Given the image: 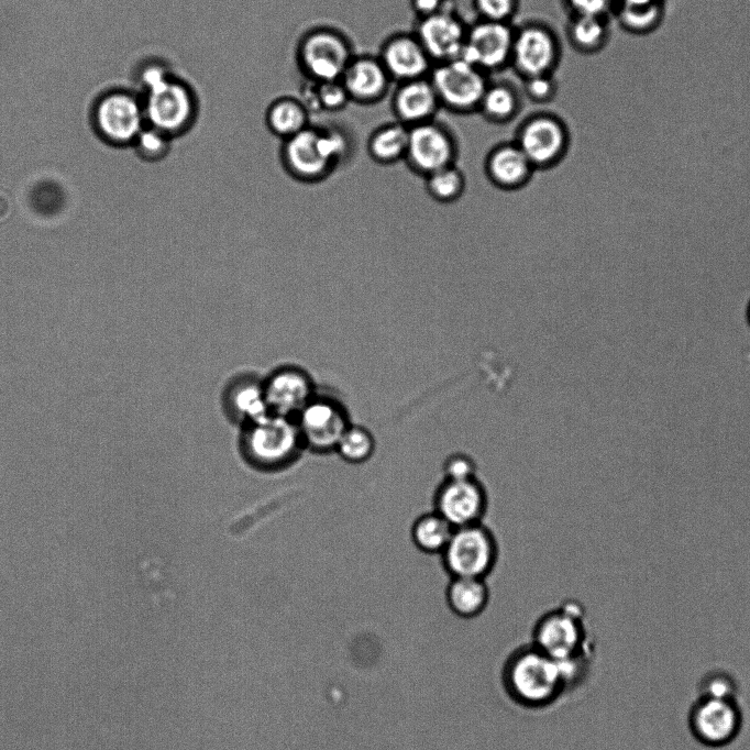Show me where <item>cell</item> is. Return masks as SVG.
<instances>
[{
    "label": "cell",
    "mask_w": 750,
    "mask_h": 750,
    "mask_svg": "<svg viewBox=\"0 0 750 750\" xmlns=\"http://www.w3.org/2000/svg\"><path fill=\"white\" fill-rule=\"evenodd\" d=\"M92 123L106 142L133 144L146 125L143 100L128 90H110L93 104Z\"/></svg>",
    "instance_id": "11"
},
{
    "label": "cell",
    "mask_w": 750,
    "mask_h": 750,
    "mask_svg": "<svg viewBox=\"0 0 750 750\" xmlns=\"http://www.w3.org/2000/svg\"><path fill=\"white\" fill-rule=\"evenodd\" d=\"M440 556L450 577L486 580L497 564L499 548L493 531L478 522L455 528Z\"/></svg>",
    "instance_id": "5"
},
{
    "label": "cell",
    "mask_w": 750,
    "mask_h": 750,
    "mask_svg": "<svg viewBox=\"0 0 750 750\" xmlns=\"http://www.w3.org/2000/svg\"><path fill=\"white\" fill-rule=\"evenodd\" d=\"M692 737L708 748H723L734 742L743 726V712L734 698L698 696L687 714Z\"/></svg>",
    "instance_id": "10"
},
{
    "label": "cell",
    "mask_w": 750,
    "mask_h": 750,
    "mask_svg": "<svg viewBox=\"0 0 750 750\" xmlns=\"http://www.w3.org/2000/svg\"><path fill=\"white\" fill-rule=\"evenodd\" d=\"M263 387L267 406L276 415L287 417L301 411L310 402V380L297 368H283L274 373Z\"/></svg>",
    "instance_id": "21"
},
{
    "label": "cell",
    "mask_w": 750,
    "mask_h": 750,
    "mask_svg": "<svg viewBox=\"0 0 750 750\" xmlns=\"http://www.w3.org/2000/svg\"><path fill=\"white\" fill-rule=\"evenodd\" d=\"M697 692L698 696L738 699L739 684L730 672L716 669L699 679Z\"/></svg>",
    "instance_id": "32"
},
{
    "label": "cell",
    "mask_w": 750,
    "mask_h": 750,
    "mask_svg": "<svg viewBox=\"0 0 750 750\" xmlns=\"http://www.w3.org/2000/svg\"><path fill=\"white\" fill-rule=\"evenodd\" d=\"M351 147L349 134L340 128L310 124L283 141L282 159L293 177L318 181L349 156Z\"/></svg>",
    "instance_id": "2"
},
{
    "label": "cell",
    "mask_w": 750,
    "mask_h": 750,
    "mask_svg": "<svg viewBox=\"0 0 750 750\" xmlns=\"http://www.w3.org/2000/svg\"><path fill=\"white\" fill-rule=\"evenodd\" d=\"M521 80V92L525 98L537 104L552 102L559 91L555 74L530 76Z\"/></svg>",
    "instance_id": "34"
},
{
    "label": "cell",
    "mask_w": 750,
    "mask_h": 750,
    "mask_svg": "<svg viewBox=\"0 0 750 750\" xmlns=\"http://www.w3.org/2000/svg\"><path fill=\"white\" fill-rule=\"evenodd\" d=\"M471 4L476 19L512 23L520 0H471Z\"/></svg>",
    "instance_id": "36"
},
{
    "label": "cell",
    "mask_w": 750,
    "mask_h": 750,
    "mask_svg": "<svg viewBox=\"0 0 750 750\" xmlns=\"http://www.w3.org/2000/svg\"><path fill=\"white\" fill-rule=\"evenodd\" d=\"M299 432L287 417L267 415L252 422L245 438L247 453L262 465L282 464L295 453Z\"/></svg>",
    "instance_id": "16"
},
{
    "label": "cell",
    "mask_w": 750,
    "mask_h": 750,
    "mask_svg": "<svg viewBox=\"0 0 750 750\" xmlns=\"http://www.w3.org/2000/svg\"><path fill=\"white\" fill-rule=\"evenodd\" d=\"M429 79L441 109L454 114L477 113L489 76L461 57L434 64Z\"/></svg>",
    "instance_id": "9"
},
{
    "label": "cell",
    "mask_w": 750,
    "mask_h": 750,
    "mask_svg": "<svg viewBox=\"0 0 750 750\" xmlns=\"http://www.w3.org/2000/svg\"><path fill=\"white\" fill-rule=\"evenodd\" d=\"M345 430V419L341 410L331 402L310 401L301 410L299 431L316 449L324 450L338 445Z\"/></svg>",
    "instance_id": "22"
},
{
    "label": "cell",
    "mask_w": 750,
    "mask_h": 750,
    "mask_svg": "<svg viewBox=\"0 0 750 750\" xmlns=\"http://www.w3.org/2000/svg\"><path fill=\"white\" fill-rule=\"evenodd\" d=\"M409 128L394 120L377 126L367 141V152L377 163L389 165L405 159Z\"/></svg>",
    "instance_id": "26"
},
{
    "label": "cell",
    "mask_w": 750,
    "mask_h": 750,
    "mask_svg": "<svg viewBox=\"0 0 750 750\" xmlns=\"http://www.w3.org/2000/svg\"><path fill=\"white\" fill-rule=\"evenodd\" d=\"M522 92L507 79L489 80L477 113L487 122L504 125L514 121L522 109Z\"/></svg>",
    "instance_id": "23"
},
{
    "label": "cell",
    "mask_w": 750,
    "mask_h": 750,
    "mask_svg": "<svg viewBox=\"0 0 750 750\" xmlns=\"http://www.w3.org/2000/svg\"><path fill=\"white\" fill-rule=\"evenodd\" d=\"M454 528L434 510L419 516L410 528L413 545L427 554H441Z\"/></svg>",
    "instance_id": "28"
},
{
    "label": "cell",
    "mask_w": 750,
    "mask_h": 750,
    "mask_svg": "<svg viewBox=\"0 0 750 750\" xmlns=\"http://www.w3.org/2000/svg\"><path fill=\"white\" fill-rule=\"evenodd\" d=\"M514 23L476 19L467 26L461 58L490 76L510 68Z\"/></svg>",
    "instance_id": "12"
},
{
    "label": "cell",
    "mask_w": 750,
    "mask_h": 750,
    "mask_svg": "<svg viewBox=\"0 0 750 750\" xmlns=\"http://www.w3.org/2000/svg\"><path fill=\"white\" fill-rule=\"evenodd\" d=\"M426 181L431 197L443 203L457 200L465 188V177L455 164L431 173Z\"/></svg>",
    "instance_id": "31"
},
{
    "label": "cell",
    "mask_w": 750,
    "mask_h": 750,
    "mask_svg": "<svg viewBox=\"0 0 750 750\" xmlns=\"http://www.w3.org/2000/svg\"><path fill=\"white\" fill-rule=\"evenodd\" d=\"M747 319H748V322L750 324V302H749V306L747 308Z\"/></svg>",
    "instance_id": "42"
},
{
    "label": "cell",
    "mask_w": 750,
    "mask_h": 750,
    "mask_svg": "<svg viewBox=\"0 0 750 750\" xmlns=\"http://www.w3.org/2000/svg\"><path fill=\"white\" fill-rule=\"evenodd\" d=\"M530 642L560 662L593 661L585 610L576 600L543 613L532 627Z\"/></svg>",
    "instance_id": "3"
},
{
    "label": "cell",
    "mask_w": 750,
    "mask_h": 750,
    "mask_svg": "<svg viewBox=\"0 0 750 750\" xmlns=\"http://www.w3.org/2000/svg\"><path fill=\"white\" fill-rule=\"evenodd\" d=\"M172 75L173 73L167 68V66L153 62L145 64L141 68L139 80L143 89L146 90L167 79Z\"/></svg>",
    "instance_id": "40"
},
{
    "label": "cell",
    "mask_w": 750,
    "mask_h": 750,
    "mask_svg": "<svg viewBox=\"0 0 750 750\" xmlns=\"http://www.w3.org/2000/svg\"><path fill=\"white\" fill-rule=\"evenodd\" d=\"M468 23L460 15L455 2L433 15L415 19L411 30L433 65L461 56Z\"/></svg>",
    "instance_id": "15"
},
{
    "label": "cell",
    "mask_w": 750,
    "mask_h": 750,
    "mask_svg": "<svg viewBox=\"0 0 750 750\" xmlns=\"http://www.w3.org/2000/svg\"><path fill=\"white\" fill-rule=\"evenodd\" d=\"M230 405L238 416L251 423L268 415L264 387L253 382L238 384L231 391Z\"/></svg>",
    "instance_id": "30"
},
{
    "label": "cell",
    "mask_w": 750,
    "mask_h": 750,
    "mask_svg": "<svg viewBox=\"0 0 750 750\" xmlns=\"http://www.w3.org/2000/svg\"><path fill=\"white\" fill-rule=\"evenodd\" d=\"M459 142L453 130L438 118L409 128L405 162L416 173L428 176L455 164Z\"/></svg>",
    "instance_id": "13"
},
{
    "label": "cell",
    "mask_w": 750,
    "mask_h": 750,
    "mask_svg": "<svg viewBox=\"0 0 750 750\" xmlns=\"http://www.w3.org/2000/svg\"><path fill=\"white\" fill-rule=\"evenodd\" d=\"M444 597L453 615L462 619H473L487 608L490 591L485 578L451 577Z\"/></svg>",
    "instance_id": "24"
},
{
    "label": "cell",
    "mask_w": 750,
    "mask_h": 750,
    "mask_svg": "<svg viewBox=\"0 0 750 750\" xmlns=\"http://www.w3.org/2000/svg\"><path fill=\"white\" fill-rule=\"evenodd\" d=\"M433 510L454 529L483 522L488 507V494L478 477L444 479L434 490Z\"/></svg>",
    "instance_id": "14"
},
{
    "label": "cell",
    "mask_w": 750,
    "mask_h": 750,
    "mask_svg": "<svg viewBox=\"0 0 750 750\" xmlns=\"http://www.w3.org/2000/svg\"><path fill=\"white\" fill-rule=\"evenodd\" d=\"M614 11L625 27L635 32H646L660 22L663 7L661 0H616Z\"/></svg>",
    "instance_id": "29"
},
{
    "label": "cell",
    "mask_w": 750,
    "mask_h": 750,
    "mask_svg": "<svg viewBox=\"0 0 750 750\" xmlns=\"http://www.w3.org/2000/svg\"><path fill=\"white\" fill-rule=\"evenodd\" d=\"M512 140L536 170L547 169L556 166L567 154L571 132L559 114L536 111L520 121Z\"/></svg>",
    "instance_id": "6"
},
{
    "label": "cell",
    "mask_w": 750,
    "mask_h": 750,
    "mask_svg": "<svg viewBox=\"0 0 750 750\" xmlns=\"http://www.w3.org/2000/svg\"><path fill=\"white\" fill-rule=\"evenodd\" d=\"M444 479H468L477 477V464L475 460L463 452L450 454L442 464Z\"/></svg>",
    "instance_id": "38"
},
{
    "label": "cell",
    "mask_w": 750,
    "mask_h": 750,
    "mask_svg": "<svg viewBox=\"0 0 750 750\" xmlns=\"http://www.w3.org/2000/svg\"><path fill=\"white\" fill-rule=\"evenodd\" d=\"M341 82L350 100L360 104L382 101L394 84L377 55H354Z\"/></svg>",
    "instance_id": "18"
},
{
    "label": "cell",
    "mask_w": 750,
    "mask_h": 750,
    "mask_svg": "<svg viewBox=\"0 0 750 750\" xmlns=\"http://www.w3.org/2000/svg\"><path fill=\"white\" fill-rule=\"evenodd\" d=\"M394 84L429 77L433 63L412 31L387 36L377 54Z\"/></svg>",
    "instance_id": "17"
},
{
    "label": "cell",
    "mask_w": 750,
    "mask_h": 750,
    "mask_svg": "<svg viewBox=\"0 0 750 750\" xmlns=\"http://www.w3.org/2000/svg\"><path fill=\"white\" fill-rule=\"evenodd\" d=\"M338 446L342 455L353 462L368 459L374 450V440L370 432L361 428L346 429Z\"/></svg>",
    "instance_id": "35"
},
{
    "label": "cell",
    "mask_w": 750,
    "mask_h": 750,
    "mask_svg": "<svg viewBox=\"0 0 750 750\" xmlns=\"http://www.w3.org/2000/svg\"><path fill=\"white\" fill-rule=\"evenodd\" d=\"M144 92L142 100L146 124L173 139L184 135L194 126L199 111L198 99L185 80L173 74Z\"/></svg>",
    "instance_id": "4"
},
{
    "label": "cell",
    "mask_w": 750,
    "mask_h": 750,
    "mask_svg": "<svg viewBox=\"0 0 750 750\" xmlns=\"http://www.w3.org/2000/svg\"><path fill=\"white\" fill-rule=\"evenodd\" d=\"M395 85L390 110L396 121L412 128L438 118L441 106L429 77Z\"/></svg>",
    "instance_id": "19"
},
{
    "label": "cell",
    "mask_w": 750,
    "mask_h": 750,
    "mask_svg": "<svg viewBox=\"0 0 750 750\" xmlns=\"http://www.w3.org/2000/svg\"><path fill=\"white\" fill-rule=\"evenodd\" d=\"M500 683L514 704L531 710L545 709L570 692L562 663L531 642L516 647L506 657Z\"/></svg>",
    "instance_id": "1"
},
{
    "label": "cell",
    "mask_w": 750,
    "mask_h": 750,
    "mask_svg": "<svg viewBox=\"0 0 750 750\" xmlns=\"http://www.w3.org/2000/svg\"><path fill=\"white\" fill-rule=\"evenodd\" d=\"M350 40L332 27H315L300 38L296 57L305 78L316 82L339 80L354 57Z\"/></svg>",
    "instance_id": "7"
},
{
    "label": "cell",
    "mask_w": 750,
    "mask_h": 750,
    "mask_svg": "<svg viewBox=\"0 0 750 750\" xmlns=\"http://www.w3.org/2000/svg\"><path fill=\"white\" fill-rule=\"evenodd\" d=\"M309 115L298 98L282 97L268 106L265 122L274 135L285 141L310 125Z\"/></svg>",
    "instance_id": "27"
},
{
    "label": "cell",
    "mask_w": 750,
    "mask_h": 750,
    "mask_svg": "<svg viewBox=\"0 0 750 750\" xmlns=\"http://www.w3.org/2000/svg\"><path fill=\"white\" fill-rule=\"evenodd\" d=\"M561 3L569 15L608 16L616 0H561Z\"/></svg>",
    "instance_id": "39"
},
{
    "label": "cell",
    "mask_w": 750,
    "mask_h": 750,
    "mask_svg": "<svg viewBox=\"0 0 750 750\" xmlns=\"http://www.w3.org/2000/svg\"><path fill=\"white\" fill-rule=\"evenodd\" d=\"M173 140L166 133L146 124L133 144L142 158L155 162L168 154Z\"/></svg>",
    "instance_id": "33"
},
{
    "label": "cell",
    "mask_w": 750,
    "mask_h": 750,
    "mask_svg": "<svg viewBox=\"0 0 750 750\" xmlns=\"http://www.w3.org/2000/svg\"><path fill=\"white\" fill-rule=\"evenodd\" d=\"M564 32L569 45L575 52L583 55L598 53L609 38L608 16L569 15Z\"/></svg>",
    "instance_id": "25"
},
{
    "label": "cell",
    "mask_w": 750,
    "mask_h": 750,
    "mask_svg": "<svg viewBox=\"0 0 750 750\" xmlns=\"http://www.w3.org/2000/svg\"><path fill=\"white\" fill-rule=\"evenodd\" d=\"M453 3V0H409V7L415 15V19H422L433 15Z\"/></svg>",
    "instance_id": "41"
},
{
    "label": "cell",
    "mask_w": 750,
    "mask_h": 750,
    "mask_svg": "<svg viewBox=\"0 0 750 750\" xmlns=\"http://www.w3.org/2000/svg\"><path fill=\"white\" fill-rule=\"evenodd\" d=\"M562 60V42L545 21L532 19L515 25L510 68L520 78L555 74Z\"/></svg>",
    "instance_id": "8"
},
{
    "label": "cell",
    "mask_w": 750,
    "mask_h": 750,
    "mask_svg": "<svg viewBox=\"0 0 750 750\" xmlns=\"http://www.w3.org/2000/svg\"><path fill=\"white\" fill-rule=\"evenodd\" d=\"M534 167L514 140L494 145L485 158V172L494 185L517 189L531 178Z\"/></svg>",
    "instance_id": "20"
},
{
    "label": "cell",
    "mask_w": 750,
    "mask_h": 750,
    "mask_svg": "<svg viewBox=\"0 0 750 750\" xmlns=\"http://www.w3.org/2000/svg\"><path fill=\"white\" fill-rule=\"evenodd\" d=\"M316 90L321 111H339L351 101L340 79L316 82Z\"/></svg>",
    "instance_id": "37"
}]
</instances>
